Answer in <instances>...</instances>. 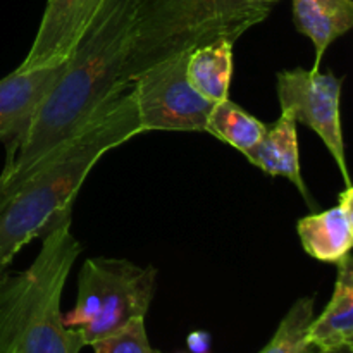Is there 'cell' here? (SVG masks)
<instances>
[{"label": "cell", "instance_id": "cell-8", "mask_svg": "<svg viewBox=\"0 0 353 353\" xmlns=\"http://www.w3.org/2000/svg\"><path fill=\"white\" fill-rule=\"evenodd\" d=\"M112 0H48L30 52L17 69L33 71L62 64Z\"/></svg>", "mask_w": 353, "mask_h": 353}, {"label": "cell", "instance_id": "cell-4", "mask_svg": "<svg viewBox=\"0 0 353 353\" xmlns=\"http://www.w3.org/2000/svg\"><path fill=\"white\" fill-rule=\"evenodd\" d=\"M272 6L252 0H134L130 79L143 69L217 40L236 43Z\"/></svg>", "mask_w": 353, "mask_h": 353}, {"label": "cell", "instance_id": "cell-10", "mask_svg": "<svg viewBox=\"0 0 353 353\" xmlns=\"http://www.w3.org/2000/svg\"><path fill=\"white\" fill-rule=\"evenodd\" d=\"M296 234L307 255L324 264H334L350 255L353 247V186H345L338 203L314 212L296 223Z\"/></svg>", "mask_w": 353, "mask_h": 353}, {"label": "cell", "instance_id": "cell-20", "mask_svg": "<svg viewBox=\"0 0 353 353\" xmlns=\"http://www.w3.org/2000/svg\"><path fill=\"white\" fill-rule=\"evenodd\" d=\"M9 265L10 264H7V262H3L2 259H0V283H2L3 279H6V276L9 274Z\"/></svg>", "mask_w": 353, "mask_h": 353}, {"label": "cell", "instance_id": "cell-21", "mask_svg": "<svg viewBox=\"0 0 353 353\" xmlns=\"http://www.w3.org/2000/svg\"><path fill=\"white\" fill-rule=\"evenodd\" d=\"M252 2H257V3H268V6H272V2H276V0H252Z\"/></svg>", "mask_w": 353, "mask_h": 353}, {"label": "cell", "instance_id": "cell-12", "mask_svg": "<svg viewBox=\"0 0 353 353\" xmlns=\"http://www.w3.org/2000/svg\"><path fill=\"white\" fill-rule=\"evenodd\" d=\"M333 295L319 317L307 331V343L319 350L353 345V259L352 254L338 262Z\"/></svg>", "mask_w": 353, "mask_h": 353}, {"label": "cell", "instance_id": "cell-16", "mask_svg": "<svg viewBox=\"0 0 353 353\" xmlns=\"http://www.w3.org/2000/svg\"><path fill=\"white\" fill-rule=\"evenodd\" d=\"M314 310H316L314 296H303L296 300L279 323L274 336L265 345L264 350L259 353H309L312 347L307 343V331L316 317Z\"/></svg>", "mask_w": 353, "mask_h": 353}, {"label": "cell", "instance_id": "cell-7", "mask_svg": "<svg viewBox=\"0 0 353 353\" xmlns=\"http://www.w3.org/2000/svg\"><path fill=\"white\" fill-rule=\"evenodd\" d=\"M341 92L343 79L331 71L295 68L276 76L281 110H290L296 123L312 130L323 140L343 176L345 186H350L341 126Z\"/></svg>", "mask_w": 353, "mask_h": 353}, {"label": "cell", "instance_id": "cell-17", "mask_svg": "<svg viewBox=\"0 0 353 353\" xmlns=\"http://www.w3.org/2000/svg\"><path fill=\"white\" fill-rule=\"evenodd\" d=\"M90 347L95 353H161L148 341L145 317H137L116 333L100 338Z\"/></svg>", "mask_w": 353, "mask_h": 353}, {"label": "cell", "instance_id": "cell-3", "mask_svg": "<svg viewBox=\"0 0 353 353\" xmlns=\"http://www.w3.org/2000/svg\"><path fill=\"white\" fill-rule=\"evenodd\" d=\"M41 240L30 268L0 283V352L79 353L85 341L76 327L64 324L61 299L81 245L71 219Z\"/></svg>", "mask_w": 353, "mask_h": 353}, {"label": "cell", "instance_id": "cell-22", "mask_svg": "<svg viewBox=\"0 0 353 353\" xmlns=\"http://www.w3.org/2000/svg\"><path fill=\"white\" fill-rule=\"evenodd\" d=\"M2 185H3V178L0 176V190H2Z\"/></svg>", "mask_w": 353, "mask_h": 353}, {"label": "cell", "instance_id": "cell-19", "mask_svg": "<svg viewBox=\"0 0 353 353\" xmlns=\"http://www.w3.org/2000/svg\"><path fill=\"white\" fill-rule=\"evenodd\" d=\"M319 353H353V345H341V347L334 348H324Z\"/></svg>", "mask_w": 353, "mask_h": 353}, {"label": "cell", "instance_id": "cell-1", "mask_svg": "<svg viewBox=\"0 0 353 353\" xmlns=\"http://www.w3.org/2000/svg\"><path fill=\"white\" fill-rule=\"evenodd\" d=\"M134 0H112L65 62L23 140L3 165L2 190L83 130L103 107L131 88Z\"/></svg>", "mask_w": 353, "mask_h": 353}, {"label": "cell", "instance_id": "cell-6", "mask_svg": "<svg viewBox=\"0 0 353 353\" xmlns=\"http://www.w3.org/2000/svg\"><path fill=\"white\" fill-rule=\"evenodd\" d=\"M190 52L157 62L131 81L141 131H203L214 103L193 90L186 78Z\"/></svg>", "mask_w": 353, "mask_h": 353}, {"label": "cell", "instance_id": "cell-2", "mask_svg": "<svg viewBox=\"0 0 353 353\" xmlns=\"http://www.w3.org/2000/svg\"><path fill=\"white\" fill-rule=\"evenodd\" d=\"M138 134L143 131L130 88L12 188L0 190V259L10 264L30 241L71 219L72 203L97 162Z\"/></svg>", "mask_w": 353, "mask_h": 353}, {"label": "cell", "instance_id": "cell-13", "mask_svg": "<svg viewBox=\"0 0 353 353\" xmlns=\"http://www.w3.org/2000/svg\"><path fill=\"white\" fill-rule=\"evenodd\" d=\"M293 23L296 31L305 34L316 48L312 69H319L321 61L334 40L347 34L353 26V0H292Z\"/></svg>", "mask_w": 353, "mask_h": 353}, {"label": "cell", "instance_id": "cell-9", "mask_svg": "<svg viewBox=\"0 0 353 353\" xmlns=\"http://www.w3.org/2000/svg\"><path fill=\"white\" fill-rule=\"evenodd\" d=\"M65 62L33 71L16 69L0 79V141L6 143L7 154L17 147L30 130L34 114L61 78Z\"/></svg>", "mask_w": 353, "mask_h": 353}, {"label": "cell", "instance_id": "cell-23", "mask_svg": "<svg viewBox=\"0 0 353 353\" xmlns=\"http://www.w3.org/2000/svg\"><path fill=\"white\" fill-rule=\"evenodd\" d=\"M0 353H7V352H0Z\"/></svg>", "mask_w": 353, "mask_h": 353}, {"label": "cell", "instance_id": "cell-11", "mask_svg": "<svg viewBox=\"0 0 353 353\" xmlns=\"http://www.w3.org/2000/svg\"><path fill=\"white\" fill-rule=\"evenodd\" d=\"M296 124L299 123L290 110H281L278 121L265 130V134L261 138V141L254 148H250L245 157L265 174L272 176V178L283 176L292 181L296 190L302 193L307 205L314 207L316 203H314L312 195L309 193L302 176Z\"/></svg>", "mask_w": 353, "mask_h": 353}, {"label": "cell", "instance_id": "cell-15", "mask_svg": "<svg viewBox=\"0 0 353 353\" xmlns=\"http://www.w3.org/2000/svg\"><path fill=\"white\" fill-rule=\"evenodd\" d=\"M265 130L268 126L261 119L252 116L231 99L214 103L205 126V133L231 145L243 155L261 141Z\"/></svg>", "mask_w": 353, "mask_h": 353}, {"label": "cell", "instance_id": "cell-18", "mask_svg": "<svg viewBox=\"0 0 353 353\" xmlns=\"http://www.w3.org/2000/svg\"><path fill=\"white\" fill-rule=\"evenodd\" d=\"M188 348L192 353H209L210 348V336L205 331H195L186 340Z\"/></svg>", "mask_w": 353, "mask_h": 353}, {"label": "cell", "instance_id": "cell-14", "mask_svg": "<svg viewBox=\"0 0 353 353\" xmlns=\"http://www.w3.org/2000/svg\"><path fill=\"white\" fill-rule=\"evenodd\" d=\"M233 47L230 40L200 45L188 54L186 78L199 95L217 103L230 99L233 78Z\"/></svg>", "mask_w": 353, "mask_h": 353}, {"label": "cell", "instance_id": "cell-5", "mask_svg": "<svg viewBox=\"0 0 353 353\" xmlns=\"http://www.w3.org/2000/svg\"><path fill=\"white\" fill-rule=\"evenodd\" d=\"M155 283L157 271L152 265L141 268L126 259H88L79 269L78 296L64 324L76 327L90 347L130 321L147 316Z\"/></svg>", "mask_w": 353, "mask_h": 353}]
</instances>
